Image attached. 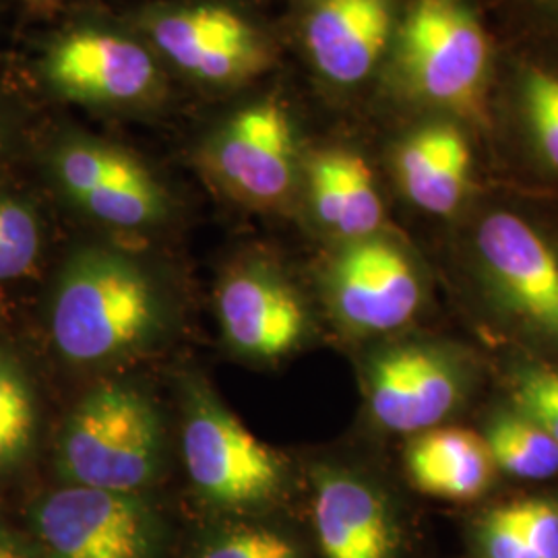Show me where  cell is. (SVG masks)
Returning <instances> with one entry per match:
<instances>
[{"instance_id": "9", "label": "cell", "mask_w": 558, "mask_h": 558, "mask_svg": "<svg viewBox=\"0 0 558 558\" xmlns=\"http://www.w3.org/2000/svg\"><path fill=\"white\" fill-rule=\"evenodd\" d=\"M41 77L62 98L106 106L156 100L160 66L140 41L81 29L54 41L41 60Z\"/></svg>"}, {"instance_id": "5", "label": "cell", "mask_w": 558, "mask_h": 558, "mask_svg": "<svg viewBox=\"0 0 558 558\" xmlns=\"http://www.w3.org/2000/svg\"><path fill=\"white\" fill-rule=\"evenodd\" d=\"M399 60L422 98L465 108L486 77L488 40L461 0H416L401 25Z\"/></svg>"}, {"instance_id": "21", "label": "cell", "mask_w": 558, "mask_h": 558, "mask_svg": "<svg viewBox=\"0 0 558 558\" xmlns=\"http://www.w3.org/2000/svg\"><path fill=\"white\" fill-rule=\"evenodd\" d=\"M40 221L23 201L0 195V281L27 276L40 257Z\"/></svg>"}, {"instance_id": "19", "label": "cell", "mask_w": 558, "mask_h": 558, "mask_svg": "<svg viewBox=\"0 0 558 558\" xmlns=\"http://www.w3.org/2000/svg\"><path fill=\"white\" fill-rule=\"evenodd\" d=\"M495 468L518 478L544 480L558 472V442L525 416L497 418L486 433Z\"/></svg>"}, {"instance_id": "8", "label": "cell", "mask_w": 558, "mask_h": 558, "mask_svg": "<svg viewBox=\"0 0 558 558\" xmlns=\"http://www.w3.org/2000/svg\"><path fill=\"white\" fill-rule=\"evenodd\" d=\"M52 170L62 191L87 216L114 228H145L163 220L168 199L156 177L129 151L69 140L52 151Z\"/></svg>"}, {"instance_id": "1", "label": "cell", "mask_w": 558, "mask_h": 558, "mask_svg": "<svg viewBox=\"0 0 558 558\" xmlns=\"http://www.w3.org/2000/svg\"><path fill=\"white\" fill-rule=\"evenodd\" d=\"M161 323L160 296L135 260L108 248H83L60 271L50 333L64 359H126L158 339Z\"/></svg>"}, {"instance_id": "11", "label": "cell", "mask_w": 558, "mask_h": 558, "mask_svg": "<svg viewBox=\"0 0 558 558\" xmlns=\"http://www.w3.org/2000/svg\"><path fill=\"white\" fill-rule=\"evenodd\" d=\"M339 317L360 331H391L414 317L420 283L398 246L377 239L352 242L331 267Z\"/></svg>"}, {"instance_id": "20", "label": "cell", "mask_w": 558, "mask_h": 558, "mask_svg": "<svg viewBox=\"0 0 558 558\" xmlns=\"http://www.w3.org/2000/svg\"><path fill=\"white\" fill-rule=\"evenodd\" d=\"M36 435L32 387L20 366L0 354V470L17 463Z\"/></svg>"}, {"instance_id": "3", "label": "cell", "mask_w": 558, "mask_h": 558, "mask_svg": "<svg viewBox=\"0 0 558 558\" xmlns=\"http://www.w3.org/2000/svg\"><path fill=\"white\" fill-rule=\"evenodd\" d=\"M143 32L163 59L207 85H244L274 66L269 38L228 7L158 9L143 17Z\"/></svg>"}, {"instance_id": "2", "label": "cell", "mask_w": 558, "mask_h": 558, "mask_svg": "<svg viewBox=\"0 0 558 558\" xmlns=\"http://www.w3.org/2000/svg\"><path fill=\"white\" fill-rule=\"evenodd\" d=\"M160 461V416L129 385L89 391L60 433V474L77 486L137 495L156 478Z\"/></svg>"}, {"instance_id": "22", "label": "cell", "mask_w": 558, "mask_h": 558, "mask_svg": "<svg viewBox=\"0 0 558 558\" xmlns=\"http://www.w3.org/2000/svg\"><path fill=\"white\" fill-rule=\"evenodd\" d=\"M525 106L542 156L558 170V77L532 73L525 83Z\"/></svg>"}, {"instance_id": "7", "label": "cell", "mask_w": 558, "mask_h": 558, "mask_svg": "<svg viewBox=\"0 0 558 558\" xmlns=\"http://www.w3.org/2000/svg\"><path fill=\"white\" fill-rule=\"evenodd\" d=\"M48 558H151L156 521L149 507L126 493L64 486L34 511Z\"/></svg>"}, {"instance_id": "27", "label": "cell", "mask_w": 558, "mask_h": 558, "mask_svg": "<svg viewBox=\"0 0 558 558\" xmlns=\"http://www.w3.org/2000/svg\"><path fill=\"white\" fill-rule=\"evenodd\" d=\"M0 558H32L17 539L0 530Z\"/></svg>"}, {"instance_id": "16", "label": "cell", "mask_w": 558, "mask_h": 558, "mask_svg": "<svg viewBox=\"0 0 558 558\" xmlns=\"http://www.w3.org/2000/svg\"><path fill=\"white\" fill-rule=\"evenodd\" d=\"M398 177L405 195L424 211L449 216L468 186L472 151L453 126H426L401 143Z\"/></svg>"}, {"instance_id": "29", "label": "cell", "mask_w": 558, "mask_h": 558, "mask_svg": "<svg viewBox=\"0 0 558 558\" xmlns=\"http://www.w3.org/2000/svg\"><path fill=\"white\" fill-rule=\"evenodd\" d=\"M29 2H34V4H44V2H52V0H29Z\"/></svg>"}, {"instance_id": "15", "label": "cell", "mask_w": 558, "mask_h": 558, "mask_svg": "<svg viewBox=\"0 0 558 558\" xmlns=\"http://www.w3.org/2000/svg\"><path fill=\"white\" fill-rule=\"evenodd\" d=\"M315 525L323 558H391L393 553V527L383 500L354 476H319Z\"/></svg>"}, {"instance_id": "26", "label": "cell", "mask_w": 558, "mask_h": 558, "mask_svg": "<svg viewBox=\"0 0 558 558\" xmlns=\"http://www.w3.org/2000/svg\"><path fill=\"white\" fill-rule=\"evenodd\" d=\"M484 548L488 558H538L521 538L511 521L499 511L490 513L484 527Z\"/></svg>"}, {"instance_id": "18", "label": "cell", "mask_w": 558, "mask_h": 558, "mask_svg": "<svg viewBox=\"0 0 558 558\" xmlns=\"http://www.w3.org/2000/svg\"><path fill=\"white\" fill-rule=\"evenodd\" d=\"M495 463L484 439L459 428L426 433L408 449V472L422 493L468 500L488 486Z\"/></svg>"}, {"instance_id": "14", "label": "cell", "mask_w": 558, "mask_h": 558, "mask_svg": "<svg viewBox=\"0 0 558 558\" xmlns=\"http://www.w3.org/2000/svg\"><path fill=\"white\" fill-rule=\"evenodd\" d=\"M453 368L426 348H396L375 360L368 377L373 416L387 430L418 433L439 424L458 403Z\"/></svg>"}, {"instance_id": "10", "label": "cell", "mask_w": 558, "mask_h": 558, "mask_svg": "<svg viewBox=\"0 0 558 558\" xmlns=\"http://www.w3.org/2000/svg\"><path fill=\"white\" fill-rule=\"evenodd\" d=\"M478 248L509 308L558 341V257L548 242L527 221L500 211L482 221Z\"/></svg>"}, {"instance_id": "28", "label": "cell", "mask_w": 558, "mask_h": 558, "mask_svg": "<svg viewBox=\"0 0 558 558\" xmlns=\"http://www.w3.org/2000/svg\"><path fill=\"white\" fill-rule=\"evenodd\" d=\"M9 137H11V117H9V112L0 106V158H2V154H4V149H7Z\"/></svg>"}, {"instance_id": "13", "label": "cell", "mask_w": 558, "mask_h": 558, "mask_svg": "<svg viewBox=\"0 0 558 558\" xmlns=\"http://www.w3.org/2000/svg\"><path fill=\"white\" fill-rule=\"evenodd\" d=\"M223 336L251 359L288 354L304 336L306 315L292 288L269 269L251 265L232 271L218 294Z\"/></svg>"}, {"instance_id": "6", "label": "cell", "mask_w": 558, "mask_h": 558, "mask_svg": "<svg viewBox=\"0 0 558 558\" xmlns=\"http://www.w3.org/2000/svg\"><path fill=\"white\" fill-rule=\"evenodd\" d=\"M205 172L251 207H276L296 180V137L286 108L259 101L236 112L201 149Z\"/></svg>"}, {"instance_id": "12", "label": "cell", "mask_w": 558, "mask_h": 558, "mask_svg": "<svg viewBox=\"0 0 558 558\" xmlns=\"http://www.w3.org/2000/svg\"><path fill=\"white\" fill-rule=\"evenodd\" d=\"M393 32L391 0H306L302 38L320 75L356 85L377 66Z\"/></svg>"}, {"instance_id": "25", "label": "cell", "mask_w": 558, "mask_h": 558, "mask_svg": "<svg viewBox=\"0 0 558 558\" xmlns=\"http://www.w3.org/2000/svg\"><path fill=\"white\" fill-rule=\"evenodd\" d=\"M201 558H296L292 544L269 530H236L211 544Z\"/></svg>"}, {"instance_id": "24", "label": "cell", "mask_w": 558, "mask_h": 558, "mask_svg": "<svg viewBox=\"0 0 558 558\" xmlns=\"http://www.w3.org/2000/svg\"><path fill=\"white\" fill-rule=\"evenodd\" d=\"M500 513L525 539L538 558H558V507L544 500H525L502 507Z\"/></svg>"}, {"instance_id": "23", "label": "cell", "mask_w": 558, "mask_h": 558, "mask_svg": "<svg viewBox=\"0 0 558 558\" xmlns=\"http://www.w3.org/2000/svg\"><path fill=\"white\" fill-rule=\"evenodd\" d=\"M513 398L521 416L536 422L558 442V373L550 368L523 371L515 380Z\"/></svg>"}, {"instance_id": "17", "label": "cell", "mask_w": 558, "mask_h": 558, "mask_svg": "<svg viewBox=\"0 0 558 558\" xmlns=\"http://www.w3.org/2000/svg\"><path fill=\"white\" fill-rule=\"evenodd\" d=\"M311 201L327 228L348 239H371L383 221V203L368 163L352 151H323L308 168Z\"/></svg>"}, {"instance_id": "4", "label": "cell", "mask_w": 558, "mask_h": 558, "mask_svg": "<svg viewBox=\"0 0 558 558\" xmlns=\"http://www.w3.org/2000/svg\"><path fill=\"white\" fill-rule=\"evenodd\" d=\"M182 456L193 484L207 499L226 507L271 499L283 478L278 456L205 389L189 398Z\"/></svg>"}]
</instances>
